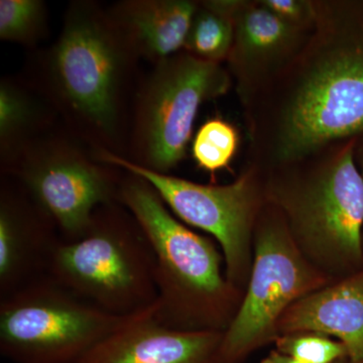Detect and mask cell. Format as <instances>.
<instances>
[{"mask_svg": "<svg viewBox=\"0 0 363 363\" xmlns=\"http://www.w3.org/2000/svg\"><path fill=\"white\" fill-rule=\"evenodd\" d=\"M138 60L107 7L78 0L69 4L54 44L30 61L26 80L71 135L92 150L123 156Z\"/></svg>", "mask_w": 363, "mask_h": 363, "instance_id": "obj_1", "label": "cell"}, {"mask_svg": "<svg viewBox=\"0 0 363 363\" xmlns=\"http://www.w3.org/2000/svg\"><path fill=\"white\" fill-rule=\"evenodd\" d=\"M119 202L135 217L154 252L155 319L175 330L225 331L240 308L241 291L223 276L224 257L213 241L184 225L140 177L125 172Z\"/></svg>", "mask_w": 363, "mask_h": 363, "instance_id": "obj_2", "label": "cell"}, {"mask_svg": "<svg viewBox=\"0 0 363 363\" xmlns=\"http://www.w3.org/2000/svg\"><path fill=\"white\" fill-rule=\"evenodd\" d=\"M47 276L116 316L147 311L157 300L154 252L121 202L98 208L82 238L60 241Z\"/></svg>", "mask_w": 363, "mask_h": 363, "instance_id": "obj_3", "label": "cell"}, {"mask_svg": "<svg viewBox=\"0 0 363 363\" xmlns=\"http://www.w3.org/2000/svg\"><path fill=\"white\" fill-rule=\"evenodd\" d=\"M229 86L220 64L184 51L154 64L136 89L126 159L169 174L187 156L201 105L225 94Z\"/></svg>", "mask_w": 363, "mask_h": 363, "instance_id": "obj_4", "label": "cell"}, {"mask_svg": "<svg viewBox=\"0 0 363 363\" xmlns=\"http://www.w3.org/2000/svg\"><path fill=\"white\" fill-rule=\"evenodd\" d=\"M143 312L112 315L45 276L0 298V352L13 363H76Z\"/></svg>", "mask_w": 363, "mask_h": 363, "instance_id": "obj_5", "label": "cell"}, {"mask_svg": "<svg viewBox=\"0 0 363 363\" xmlns=\"http://www.w3.org/2000/svg\"><path fill=\"white\" fill-rule=\"evenodd\" d=\"M286 224L306 259L334 279L363 264V177L348 145L319 173L277 191Z\"/></svg>", "mask_w": 363, "mask_h": 363, "instance_id": "obj_6", "label": "cell"}, {"mask_svg": "<svg viewBox=\"0 0 363 363\" xmlns=\"http://www.w3.org/2000/svg\"><path fill=\"white\" fill-rule=\"evenodd\" d=\"M124 174L98 161L91 147L57 128L1 176L25 189L54 222L62 240L74 241L87 233L98 208L119 202Z\"/></svg>", "mask_w": 363, "mask_h": 363, "instance_id": "obj_7", "label": "cell"}, {"mask_svg": "<svg viewBox=\"0 0 363 363\" xmlns=\"http://www.w3.org/2000/svg\"><path fill=\"white\" fill-rule=\"evenodd\" d=\"M294 241L286 221L272 219L255 234V259L233 321L223 332L217 363H241L277 338V324L291 305L330 285Z\"/></svg>", "mask_w": 363, "mask_h": 363, "instance_id": "obj_8", "label": "cell"}, {"mask_svg": "<svg viewBox=\"0 0 363 363\" xmlns=\"http://www.w3.org/2000/svg\"><path fill=\"white\" fill-rule=\"evenodd\" d=\"M363 131V40L325 51L301 76L281 116V161Z\"/></svg>", "mask_w": 363, "mask_h": 363, "instance_id": "obj_9", "label": "cell"}, {"mask_svg": "<svg viewBox=\"0 0 363 363\" xmlns=\"http://www.w3.org/2000/svg\"><path fill=\"white\" fill-rule=\"evenodd\" d=\"M98 161L117 167L149 182L177 218L211 234L223 250L227 281L238 290L252 272V238L257 191L250 175L229 185H201L142 168L121 155L94 150Z\"/></svg>", "mask_w": 363, "mask_h": 363, "instance_id": "obj_10", "label": "cell"}, {"mask_svg": "<svg viewBox=\"0 0 363 363\" xmlns=\"http://www.w3.org/2000/svg\"><path fill=\"white\" fill-rule=\"evenodd\" d=\"M58 228L11 177L0 184V298L47 276Z\"/></svg>", "mask_w": 363, "mask_h": 363, "instance_id": "obj_11", "label": "cell"}, {"mask_svg": "<svg viewBox=\"0 0 363 363\" xmlns=\"http://www.w3.org/2000/svg\"><path fill=\"white\" fill-rule=\"evenodd\" d=\"M156 307L107 336L76 363H217L223 332L169 328L155 319Z\"/></svg>", "mask_w": 363, "mask_h": 363, "instance_id": "obj_12", "label": "cell"}, {"mask_svg": "<svg viewBox=\"0 0 363 363\" xmlns=\"http://www.w3.org/2000/svg\"><path fill=\"white\" fill-rule=\"evenodd\" d=\"M300 332L334 336L348 363H363V269L291 305L277 324V337Z\"/></svg>", "mask_w": 363, "mask_h": 363, "instance_id": "obj_13", "label": "cell"}, {"mask_svg": "<svg viewBox=\"0 0 363 363\" xmlns=\"http://www.w3.org/2000/svg\"><path fill=\"white\" fill-rule=\"evenodd\" d=\"M198 7L190 0H123L107 9L136 56L154 65L183 51Z\"/></svg>", "mask_w": 363, "mask_h": 363, "instance_id": "obj_14", "label": "cell"}, {"mask_svg": "<svg viewBox=\"0 0 363 363\" xmlns=\"http://www.w3.org/2000/svg\"><path fill=\"white\" fill-rule=\"evenodd\" d=\"M58 116L26 79L0 81V164L9 171L33 143L56 130Z\"/></svg>", "mask_w": 363, "mask_h": 363, "instance_id": "obj_15", "label": "cell"}, {"mask_svg": "<svg viewBox=\"0 0 363 363\" xmlns=\"http://www.w3.org/2000/svg\"><path fill=\"white\" fill-rule=\"evenodd\" d=\"M233 23L234 40L229 58L238 66L266 61L292 43L296 28L289 26L262 4L238 0H209Z\"/></svg>", "mask_w": 363, "mask_h": 363, "instance_id": "obj_16", "label": "cell"}, {"mask_svg": "<svg viewBox=\"0 0 363 363\" xmlns=\"http://www.w3.org/2000/svg\"><path fill=\"white\" fill-rule=\"evenodd\" d=\"M233 40L230 18L209 1H203L196 11L183 51L196 58L220 64L230 55Z\"/></svg>", "mask_w": 363, "mask_h": 363, "instance_id": "obj_17", "label": "cell"}, {"mask_svg": "<svg viewBox=\"0 0 363 363\" xmlns=\"http://www.w3.org/2000/svg\"><path fill=\"white\" fill-rule=\"evenodd\" d=\"M48 9L43 0H1L0 40L33 49L48 33Z\"/></svg>", "mask_w": 363, "mask_h": 363, "instance_id": "obj_18", "label": "cell"}, {"mask_svg": "<svg viewBox=\"0 0 363 363\" xmlns=\"http://www.w3.org/2000/svg\"><path fill=\"white\" fill-rule=\"evenodd\" d=\"M240 145V135L233 124L214 117L203 124L192 142L193 159L200 169L212 176L233 161Z\"/></svg>", "mask_w": 363, "mask_h": 363, "instance_id": "obj_19", "label": "cell"}, {"mask_svg": "<svg viewBox=\"0 0 363 363\" xmlns=\"http://www.w3.org/2000/svg\"><path fill=\"white\" fill-rule=\"evenodd\" d=\"M274 343L279 352L303 363H335L347 357L342 343L313 332L285 334Z\"/></svg>", "mask_w": 363, "mask_h": 363, "instance_id": "obj_20", "label": "cell"}, {"mask_svg": "<svg viewBox=\"0 0 363 363\" xmlns=\"http://www.w3.org/2000/svg\"><path fill=\"white\" fill-rule=\"evenodd\" d=\"M259 4L279 20L296 28L310 23L315 16L311 2L302 0H262Z\"/></svg>", "mask_w": 363, "mask_h": 363, "instance_id": "obj_21", "label": "cell"}, {"mask_svg": "<svg viewBox=\"0 0 363 363\" xmlns=\"http://www.w3.org/2000/svg\"><path fill=\"white\" fill-rule=\"evenodd\" d=\"M260 363H303L289 355L284 354L278 350H272Z\"/></svg>", "mask_w": 363, "mask_h": 363, "instance_id": "obj_22", "label": "cell"}, {"mask_svg": "<svg viewBox=\"0 0 363 363\" xmlns=\"http://www.w3.org/2000/svg\"><path fill=\"white\" fill-rule=\"evenodd\" d=\"M335 363H347V359H346V358H343V359L339 360V362Z\"/></svg>", "mask_w": 363, "mask_h": 363, "instance_id": "obj_23", "label": "cell"}, {"mask_svg": "<svg viewBox=\"0 0 363 363\" xmlns=\"http://www.w3.org/2000/svg\"><path fill=\"white\" fill-rule=\"evenodd\" d=\"M362 175L363 177V164H362Z\"/></svg>", "mask_w": 363, "mask_h": 363, "instance_id": "obj_24", "label": "cell"}]
</instances>
